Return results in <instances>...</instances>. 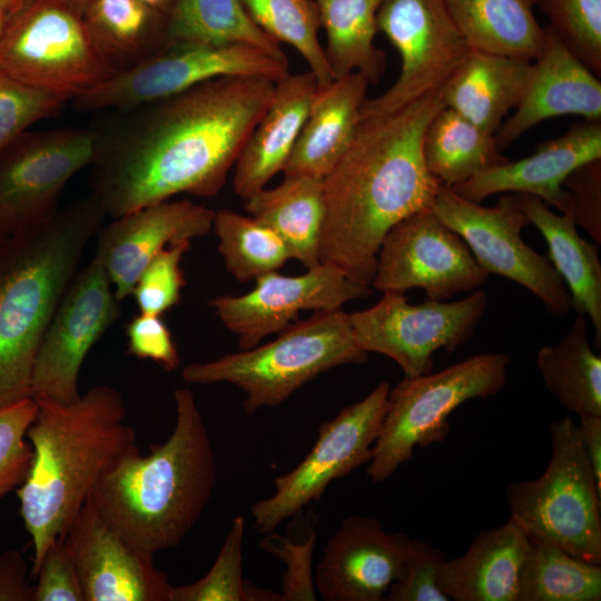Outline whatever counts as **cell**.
<instances>
[{"mask_svg":"<svg viewBox=\"0 0 601 601\" xmlns=\"http://www.w3.org/2000/svg\"><path fill=\"white\" fill-rule=\"evenodd\" d=\"M274 81L223 77L149 104L91 162L92 196L117 218L178 194L217 195L268 107Z\"/></svg>","mask_w":601,"mask_h":601,"instance_id":"cell-1","label":"cell"},{"mask_svg":"<svg viewBox=\"0 0 601 601\" xmlns=\"http://www.w3.org/2000/svg\"><path fill=\"white\" fill-rule=\"evenodd\" d=\"M443 107L440 89L394 112L359 119L347 149L322 179L321 263L371 286L390 229L432 209L441 183L425 167L422 145Z\"/></svg>","mask_w":601,"mask_h":601,"instance_id":"cell-2","label":"cell"},{"mask_svg":"<svg viewBox=\"0 0 601 601\" xmlns=\"http://www.w3.org/2000/svg\"><path fill=\"white\" fill-rule=\"evenodd\" d=\"M36 402L37 415L27 431L32 459L17 491L33 549L32 573L100 479L139 451L135 432L126 423L122 395L110 385L93 386L69 404Z\"/></svg>","mask_w":601,"mask_h":601,"instance_id":"cell-3","label":"cell"},{"mask_svg":"<svg viewBox=\"0 0 601 601\" xmlns=\"http://www.w3.org/2000/svg\"><path fill=\"white\" fill-rule=\"evenodd\" d=\"M171 434L150 452L126 456L90 496L100 516L137 549L154 555L181 543L203 515L216 481L211 441L188 388L174 391Z\"/></svg>","mask_w":601,"mask_h":601,"instance_id":"cell-4","label":"cell"},{"mask_svg":"<svg viewBox=\"0 0 601 601\" xmlns=\"http://www.w3.org/2000/svg\"><path fill=\"white\" fill-rule=\"evenodd\" d=\"M106 217L89 197L13 235L0 257V407L31 397L36 355Z\"/></svg>","mask_w":601,"mask_h":601,"instance_id":"cell-5","label":"cell"},{"mask_svg":"<svg viewBox=\"0 0 601 601\" xmlns=\"http://www.w3.org/2000/svg\"><path fill=\"white\" fill-rule=\"evenodd\" d=\"M367 354L355 338L347 313L322 311L290 324L267 344L191 363L181 377L190 384L237 386L245 394V415L250 416L262 407L282 404L324 372L366 362Z\"/></svg>","mask_w":601,"mask_h":601,"instance_id":"cell-6","label":"cell"},{"mask_svg":"<svg viewBox=\"0 0 601 601\" xmlns=\"http://www.w3.org/2000/svg\"><path fill=\"white\" fill-rule=\"evenodd\" d=\"M551 455L536 479L512 483V519L531 540H549L571 555L601 564V490L570 416L550 427Z\"/></svg>","mask_w":601,"mask_h":601,"instance_id":"cell-7","label":"cell"},{"mask_svg":"<svg viewBox=\"0 0 601 601\" xmlns=\"http://www.w3.org/2000/svg\"><path fill=\"white\" fill-rule=\"evenodd\" d=\"M510 357L483 353L436 373L405 377L388 393L387 410L367 462L374 483L388 479L412 460L416 446L443 442L449 416L463 403L486 398L506 382Z\"/></svg>","mask_w":601,"mask_h":601,"instance_id":"cell-8","label":"cell"},{"mask_svg":"<svg viewBox=\"0 0 601 601\" xmlns=\"http://www.w3.org/2000/svg\"><path fill=\"white\" fill-rule=\"evenodd\" d=\"M0 71L66 100H76L116 69L91 40L82 8L70 0H27L0 38Z\"/></svg>","mask_w":601,"mask_h":601,"instance_id":"cell-9","label":"cell"},{"mask_svg":"<svg viewBox=\"0 0 601 601\" xmlns=\"http://www.w3.org/2000/svg\"><path fill=\"white\" fill-rule=\"evenodd\" d=\"M289 73L288 60L246 43H166L119 69L77 98L85 110L132 109L223 77H253L277 82Z\"/></svg>","mask_w":601,"mask_h":601,"instance_id":"cell-10","label":"cell"},{"mask_svg":"<svg viewBox=\"0 0 601 601\" xmlns=\"http://www.w3.org/2000/svg\"><path fill=\"white\" fill-rule=\"evenodd\" d=\"M432 210L462 237L487 274L503 276L529 289L554 316H564L572 309L568 288L552 263L521 237L522 228L530 221L515 194L504 193L493 207H484L441 184Z\"/></svg>","mask_w":601,"mask_h":601,"instance_id":"cell-11","label":"cell"},{"mask_svg":"<svg viewBox=\"0 0 601 601\" xmlns=\"http://www.w3.org/2000/svg\"><path fill=\"white\" fill-rule=\"evenodd\" d=\"M390 384L381 382L368 395L341 410L318 428L307 455L274 480L275 491L250 508L259 533L273 532L283 521L318 501L335 480L367 463L387 410Z\"/></svg>","mask_w":601,"mask_h":601,"instance_id":"cell-12","label":"cell"},{"mask_svg":"<svg viewBox=\"0 0 601 601\" xmlns=\"http://www.w3.org/2000/svg\"><path fill=\"white\" fill-rule=\"evenodd\" d=\"M487 306L481 288L456 302L428 299L412 305L404 294L383 293L372 307L347 314L363 351L392 358L414 377L431 372L433 354L454 351L474 334Z\"/></svg>","mask_w":601,"mask_h":601,"instance_id":"cell-13","label":"cell"},{"mask_svg":"<svg viewBox=\"0 0 601 601\" xmlns=\"http://www.w3.org/2000/svg\"><path fill=\"white\" fill-rule=\"evenodd\" d=\"M101 136L88 128L26 131L0 154V233L48 220L68 181L91 165Z\"/></svg>","mask_w":601,"mask_h":601,"instance_id":"cell-14","label":"cell"},{"mask_svg":"<svg viewBox=\"0 0 601 601\" xmlns=\"http://www.w3.org/2000/svg\"><path fill=\"white\" fill-rule=\"evenodd\" d=\"M376 20L400 55L401 71L385 92L366 98L359 119L394 112L440 90L470 50L444 0H385Z\"/></svg>","mask_w":601,"mask_h":601,"instance_id":"cell-15","label":"cell"},{"mask_svg":"<svg viewBox=\"0 0 601 601\" xmlns=\"http://www.w3.org/2000/svg\"><path fill=\"white\" fill-rule=\"evenodd\" d=\"M487 276L462 237L426 209L405 217L386 234L371 286L401 294L420 287L428 299L444 300L479 289Z\"/></svg>","mask_w":601,"mask_h":601,"instance_id":"cell-16","label":"cell"},{"mask_svg":"<svg viewBox=\"0 0 601 601\" xmlns=\"http://www.w3.org/2000/svg\"><path fill=\"white\" fill-rule=\"evenodd\" d=\"M118 303L104 266L93 256L76 274L45 332L32 370V398L69 404L80 397V368L117 318Z\"/></svg>","mask_w":601,"mask_h":601,"instance_id":"cell-17","label":"cell"},{"mask_svg":"<svg viewBox=\"0 0 601 601\" xmlns=\"http://www.w3.org/2000/svg\"><path fill=\"white\" fill-rule=\"evenodd\" d=\"M255 280V287L244 295H221L209 300L225 327L237 335L240 349L258 345L269 334L280 333L302 311L341 309L344 304L372 294L370 285L325 263L298 276L274 270Z\"/></svg>","mask_w":601,"mask_h":601,"instance_id":"cell-18","label":"cell"},{"mask_svg":"<svg viewBox=\"0 0 601 601\" xmlns=\"http://www.w3.org/2000/svg\"><path fill=\"white\" fill-rule=\"evenodd\" d=\"M85 601H170L166 574L127 542L88 500L63 536Z\"/></svg>","mask_w":601,"mask_h":601,"instance_id":"cell-19","label":"cell"},{"mask_svg":"<svg viewBox=\"0 0 601 601\" xmlns=\"http://www.w3.org/2000/svg\"><path fill=\"white\" fill-rule=\"evenodd\" d=\"M406 533L386 532L368 516L344 519L326 543L314 573L325 601H381L404 578L410 544Z\"/></svg>","mask_w":601,"mask_h":601,"instance_id":"cell-20","label":"cell"},{"mask_svg":"<svg viewBox=\"0 0 601 601\" xmlns=\"http://www.w3.org/2000/svg\"><path fill=\"white\" fill-rule=\"evenodd\" d=\"M215 211L190 200H164L112 218L99 234L95 257L104 266L118 302L164 248L207 235Z\"/></svg>","mask_w":601,"mask_h":601,"instance_id":"cell-21","label":"cell"},{"mask_svg":"<svg viewBox=\"0 0 601 601\" xmlns=\"http://www.w3.org/2000/svg\"><path fill=\"white\" fill-rule=\"evenodd\" d=\"M597 159H601V121L584 120L542 142L531 156L491 167L451 189L479 204L494 194L532 195L564 214L570 199L564 179Z\"/></svg>","mask_w":601,"mask_h":601,"instance_id":"cell-22","label":"cell"},{"mask_svg":"<svg viewBox=\"0 0 601 601\" xmlns=\"http://www.w3.org/2000/svg\"><path fill=\"white\" fill-rule=\"evenodd\" d=\"M544 46L532 61L525 90L515 111L496 130L501 150L525 131L552 117L575 115L601 121V82L546 24Z\"/></svg>","mask_w":601,"mask_h":601,"instance_id":"cell-23","label":"cell"},{"mask_svg":"<svg viewBox=\"0 0 601 601\" xmlns=\"http://www.w3.org/2000/svg\"><path fill=\"white\" fill-rule=\"evenodd\" d=\"M531 549V539L509 519L480 532L463 555L445 560L439 587L456 601H520Z\"/></svg>","mask_w":601,"mask_h":601,"instance_id":"cell-24","label":"cell"},{"mask_svg":"<svg viewBox=\"0 0 601 601\" xmlns=\"http://www.w3.org/2000/svg\"><path fill=\"white\" fill-rule=\"evenodd\" d=\"M317 89L309 70L288 73L275 83L272 100L235 164L236 195L246 199L283 171Z\"/></svg>","mask_w":601,"mask_h":601,"instance_id":"cell-25","label":"cell"},{"mask_svg":"<svg viewBox=\"0 0 601 601\" xmlns=\"http://www.w3.org/2000/svg\"><path fill=\"white\" fill-rule=\"evenodd\" d=\"M368 80L357 71L318 87L283 169L284 177L323 179L351 144Z\"/></svg>","mask_w":601,"mask_h":601,"instance_id":"cell-26","label":"cell"},{"mask_svg":"<svg viewBox=\"0 0 601 601\" xmlns=\"http://www.w3.org/2000/svg\"><path fill=\"white\" fill-rule=\"evenodd\" d=\"M532 61L470 49L441 88L444 105L495 134L519 104Z\"/></svg>","mask_w":601,"mask_h":601,"instance_id":"cell-27","label":"cell"},{"mask_svg":"<svg viewBox=\"0 0 601 601\" xmlns=\"http://www.w3.org/2000/svg\"><path fill=\"white\" fill-rule=\"evenodd\" d=\"M519 206L545 238L549 260L568 285L572 308L587 315L601 345V263L598 248L583 239L569 214L552 211L540 198L515 194Z\"/></svg>","mask_w":601,"mask_h":601,"instance_id":"cell-28","label":"cell"},{"mask_svg":"<svg viewBox=\"0 0 601 601\" xmlns=\"http://www.w3.org/2000/svg\"><path fill=\"white\" fill-rule=\"evenodd\" d=\"M467 47L533 61L544 46L535 0H444Z\"/></svg>","mask_w":601,"mask_h":601,"instance_id":"cell-29","label":"cell"},{"mask_svg":"<svg viewBox=\"0 0 601 601\" xmlns=\"http://www.w3.org/2000/svg\"><path fill=\"white\" fill-rule=\"evenodd\" d=\"M249 216L273 229L306 268L319 264L325 207L321 179L284 177L245 199Z\"/></svg>","mask_w":601,"mask_h":601,"instance_id":"cell-30","label":"cell"},{"mask_svg":"<svg viewBox=\"0 0 601 601\" xmlns=\"http://www.w3.org/2000/svg\"><path fill=\"white\" fill-rule=\"evenodd\" d=\"M82 19L116 71L145 59L166 41L167 18L139 0H88Z\"/></svg>","mask_w":601,"mask_h":601,"instance_id":"cell-31","label":"cell"},{"mask_svg":"<svg viewBox=\"0 0 601 601\" xmlns=\"http://www.w3.org/2000/svg\"><path fill=\"white\" fill-rule=\"evenodd\" d=\"M327 39L324 48L334 79L361 72L376 85L386 69L385 52L374 45L377 12L385 0H314Z\"/></svg>","mask_w":601,"mask_h":601,"instance_id":"cell-32","label":"cell"},{"mask_svg":"<svg viewBox=\"0 0 601 601\" xmlns=\"http://www.w3.org/2000/svg\"><path fill=\"white\" fill-rule=\"evenodd\" d=\"M422 152L427 170L450 188L509 161L501 154L494 134L447 107L426 127Z\"/></svg>","mask_w":601,"mask_h":601,"instance_id":"cell-33","label":"cell"},{"mask_svg":"<svg viewBox=\"0 0 601 601\" xmlns=\"http://www.w3.org/2000/svg\"><path fill=\"white\" fill-rule=\"evenodd\" d=\"M536 366L558 403L578 416H601V357L588 339V323L577 317L564 337L542 346Z\"/></svg>","mask_w":601,"mask_h":601,"instance_id":"cell-34","label":"cell"},{"mask_svg":"<svg viewBox=\"0 0 601 601\" xmlns=\"http://www.w3.org/2000/svg\"><path fill=\"white\" fill-rule=\"evenodd\" d=\"M246 43L287 60L279 42L248 16L240 0H177L167 17L166 43Z\"/></svg>","mask_w":601,"mask_h":601,"instance_id":"cell-35","label":"cell"},{"mask_svg":"<svg viewBox=\"0 0 601 601\" xmlns=\"http://www.w3.org/2000/svg\"><path fill=\"white\" fill-rule=\"evenodd\" d=\"M520 601H600L601 564L578 559L549 540H531Z\"/></svg>","mask_w":601,"mask_h":601,"instance_id":"cell-36","label":"cell"},{"mask_svg":"<svg viewBox=\"0 0 601 601\" xmlns=\"http://www.w3.org/2000/svg\"><path fill=\"white\" fill-rule=\"evenodd\" d=\"M213 230L227 272L242 283L274 272L293 258L286 243L252 216L219 209Z\"/></svg>","mask_w":601,"mask_h":601,"instance_id":"cell-37","label":"cell"},{"mask_svg":"<svg viewBox=\"0 0 601 601\" xmlns=\"http://www.w3.org/2000/svg\"><path fill=\"white\" fill-rule=\"evenodd\" d=\"M252 20L277 42L294 47L309 71L324 87L334 80L325 50L318 40L322 28L314 0H240Z\"/></svg>","mask_w":601,"mask_h":601,"instance_id":"cell-38","label":"cell"},{"mask_svg":"<svg viewBox=\"0 0 601 601\" xmlns=\"http://www.w3.org/2000/svg\"><path fill=\"white\" fill-rule=\"evenodd\" d=\"M244 533L245 518L237 515L209 571L193 583L171 585L170 601H280L279 593L256 589L244 579Z\"/></svg>","mask_w":601,"mask_h":601,"instance_id":"cell-39","label":"cell"},{"mask_svg":"<svg viewBox=\"0 0 601 601\" xmlns=\"http://www.w3.org/2000/svg\"><path fill=\"white\" fill-rule=\"evenodd\" d=\"M548 24L598 77L601 76V0H535Z\"/></svg>","mask_w":601,"mask_h":601,"instance_id":"cell-40","label":"cell"},{"mask_svg":"<svg viewBox=\"0 0 601 601\" xmlns=\"http://www.w3.org/2000/svg\"><path fill=\"white\" fill-rule=\"evenodd\" d=\"M66 101L0 71V154L33 124L58 111Z\"/></svg>","mask_w":601,"mask_h":601,"instance_id":"cell-41","label":"cell"},{"mask_svg":"<svg viewBox=\"0 0 601 601\" xmlns=\"http://www.w3.org/2000/svg\"><path fill=\"white\" fill-rule=\"evenodd\" d=\"M38 411L27 397L0 407V500L24 480L32 459L27 431Z\"/></svg>","mask_w":601,"mask_h":601,"instance_id":"cell-42","label":"cell"},{"mask_svg":"<svg viewBox=\"0 0 601 601\" xmlns=\"http://www.w3.org/2000/svg\"><path fill=\"white\" fill-rule=\"evenodd\" d=\"M189 247L190 242L169 245L146 266L131 294L139 313L161 316L179 303L186 283L180 263Z\"/></svg>","mask_w":601,"mask_h":601,"instance_id":"cell-43","label":"cell"},{"mask_svg":"<svg viewBox=\"0 0 601 601\" xmlns=\"http://www.w3.org/2000/svg\"><path fill=\"white\" fill-rule=\"evenodd\" d=\"M444 554L428 542L411 539L405 575L394 582L384 600L387 601H449L439 587Z\"/></svg>","mask_w":601,"mask_h":601,"instance_id":"cell-44","label":"cell"},{"mask_svg":"<svg viewBox=\"0 0 601 601\" xmlns=\"http://www.w3.org/2000/svg\"><path fill=\"white\" fill-rule=\"evenodd\" d=\"M260 546L286 565L282 579L280 601H315L317 591L313 573V555L317 534L311 531L303 542H294L276 533H267Z\"/></svg>","mask_w":601,"mask_h":601,"instance_id":"cell-45","label":"cell"},{"mask_svg":"<svg viewBox=\"0 0 601 601\" xmlns=\"http://www.w3.org/2000/svg\"><path fill=\"white\" fill-rule=\"evenodd\" d=\"M32 587L31 601H85L82 587L62 538L43 554Z\"/></svg>","mask_w":601,"mask_h":601,"instance_id":"cell-46","label":"cell"},{"mask_svg":"<svg viewBox=\"0 0 601 601\" xmlns=\"http://www.w3.org/2000/svg\"><path fill=\"white\" fill-rule=\"evenodd\" d=\"M568 190L569 214L575 225L587 230L594 242L601 243V159L574 169L563 181Z\"/></svg>","mask_w":601,"mask_h":601,"instance_id":"cell-47","label":"cell"},{"mask_svg":"<svg viewBox=\"0 0 601 601\" xmlns=\"http://www.w3.org/2000/svg\"><path fill=\"white\" fill-rule=\"evenodd\" d=\"M126 335L131 356L152 361L167 372L179 366L177 346L161 316L139 313L127 324Z\"/></svg>","mask_w":601,"mask_h":601,"instance_id":"cell-48","label":"cell"},{"mask_svg":"<svg viewBox=\"0 0 601 601\" xmlns=\"http://www.w3.org/2000/svg\"><path fill=\"white\" fill-rule=\"evenodd\" d=\"M27 563L17 550L0 554V601H31L32 587L27 582Z\"/></svg>","mask_w":601,"mask_h":601,"instance_id":"cell-49","label":"cell"},{"mask_svg":"<svg viewBox=\"0 0 601 601\" xmlns=\"http://www.w3.org/2000/svg\"><path fill=\"white\" fill-rule=\"evenodd\" d=\"M578 425L580 439L601 490V416L582 415Z\"/></svg>","mask_w":601,"mask_h":601,"instance_id":"cell-50","label":"cell"},{"mask_svg":"<svg viewBox=\"0 0 601 601\" xmlns=\"http://www.w3.org/2000/svg\"><path fill=\"white\" fill-rule=\"evenodd\" d=\"M147 4L148 7L152 8L157 12L164 14L166 18L173 10L175 3L177 0H139Z\"/></svg>","mask_w":601,"mask_h":601,"instance_id":"cell-51","label":"cell"},{"mask_svg":"<svg viewBox=\"0 0 601 601\" xmlns=\"http://www.w3.org/2000/svg\"><path fill=\"white\" fill-rule=\"evenodd\" d=\"M27 0H0V9L8 14L20 8Z\"/></svg>","mask_w":601,"mask_h":601,"instance_id":"cell-52","label":"cell"},{"mask_svg":"<svg viewBox=\"0 0 601 601\" xmlns=\"http://www.w3.org/2000/svg\"><path fill=\"white\" fill-rule=\"evenodd\" d=\"M9 14L0 9V38L3 33Z\"/></svg>","mask_w":601,"mask_h":601,"instance_id":"cell-53","label":"cell"},{"mask_svg":"<svg viewBox=\"0 0 601 601\" xmlns=\"http://www.w3.org/2000/svg\"><path fill=\"white\" fill-rule=\"evenodd\" d=\"M72 1L73 3H76L77 6H79L80 8L83 7V4L88 1V0H70Z\"/></svg>","mask_w":601,"mask_h":601,"instance_id":"cell-54","label":"cell"},{"mask_svg":"<svg viewBox=\"0 0 601 601\" xmlns=\"http://www.w3.org/2000/svg\"><path fill=\"white\" fill-rule=\"evenodd\" d=\"M6 237L7 236L0 233V246L6 242Z\"/></svg>","mask_w":601,"mask_h":601,"instance_id":"cell-55","label":"cell"}]
</instances>
